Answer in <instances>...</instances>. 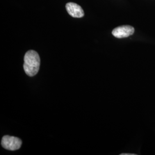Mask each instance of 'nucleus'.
<instances>
[{"label": "nucleus", "instance_id": "1", "mask_svg": "<svg viewBox=\"0 0 155 155\" xmlns=\"http://www.w3.org/2000/svg\"><path fill=\"white\" fill-rule=\"evenodd\" d=\"M40 59L39 54L33 50L28 51L24 56V70L29 77H33L39 71Z\"/></svg>", "mask_w": 155, "mask_h": 155}, {"label": "nucleus", "instance_id": "2", "mask_svg": "<svg viewBox=\"0 0 155 155\" xmlns=\"http://www.w3.org/2000/svg\"><path fill=\"white\" fill-rule=\"evenodd\" d=\"M22 144L21 140L17 137L9 136H5L2 137L1 145L7 150H16L20 148Z\"/></svg>", "mask_w": 155, "mask_h": 155}, {"label": "nucleus", "instance_id": "3", "mask_svg": "<svg viewBox=\"0 0 155 155\" xmlns=\"http://www.w3.org/2000/svg\"><path fill=\"white\" fill-rule=\"evenodd\" d=\"M134 32L133 27L130 25H122L117 27L112 31L113 35L117 38H125L132 35Z\"/></svg>", "mask_w": 155, "mask_h": 155}, {"label": "nucleus", "instance_id": "4", "mask_svg": "<svg viewBox=\"0 0 155 155\" xmlns=\"http://www.w3.org/2000/svg\"><path fill=\"white\" fill-rule=\"evenodd\" d=\"M66 8L68 14L73 17L81 18L84 15L82 7L75 3L68 2L67 4Z\"/></svg>", "mask_w": 155, "mask_h": 155}, {"label": "nucleus", "instance_id": "5", "mask_svg": "<svg viewBox=\"0 0 155 155\" xmlns=\"http://www.w3.org/2000/svg\"><path fill=\"white\" fill-rule=\"evenodd\" d=\"M121 155H136V154H132V153H122Z\"/></svg>", "mask_w": 155, "mask_h": 155}]
</instances>
